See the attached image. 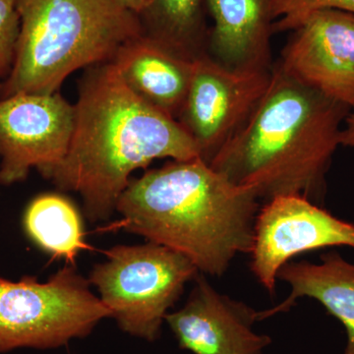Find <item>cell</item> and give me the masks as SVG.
Masks as SVG:
<instances>
[{
	"mask_svg": "<svg viewBox=\"0 0 354 354\" xmlns=\"http://www.w3.org/2000/svg\"><path fill=\"white\" fill-rule=\"evenodd\" d=\"M20 34L0 100L57 93L76 70L113 62L143 34L136 14L115 0H18Z\"/></svg>",
	"mask_w": 354,
	"mask_h": 354,
	"instance_id": "4",
	"label": "cell"
},
{
	"mask_svg": "<svg viewBox=\"0 0 354 354\" xmlns=\"http://www.w3.org/2000/svg\"><path fill=\"white\" fill-rule=\"evenodd\" d=\"M194 281L183 308L165 316L179 348L194 354H263L272 339L254 330L259 311L218 292L201 274Z\"/></svg>",
	"mask_w": 354,
	"mask_h": 354,
	"instance_id": "11",
	"label": "cell"
},
{
	"mask_svg": "<svg viewBox=\"0 0 354 354\" xmlns=\"http://www.w3.org/2000/svg\"><path fill=\"white\" fill-rule=\"evenodd\" d=\"M113 62L135 94L177 120L189 91L195 60L143 32L121 46Z\"/></svg>",
	"mask_w": 354,
	"mask_h": 354,
	"instance_id": "13",
	"label": "cell"
},
{
	"mask_svg": "<svg viewBox=\"0 0 354 354\" xmlns=\"http://www.w3.org/2000/svg\"><path fill=\"white\" fill-rule=\"evenodd\" d=\"M106 255L88 281L123 332L156 341L169 310L200 272L183 254L150 241L114 246Z\"/></svg>",
	"mask_w": 354,
	"mask_h": 354,
	"instance_id": "5",
	"label": "cell"
},
{
	"mask_svg": "<svg viewBox=\"0 0 354 354\" xmlns=\"http://www.w3.org/2000/svg\"><path fill=\"white\" fill-rule=\"evenodd\" d=\"M260 200L203 158L172 160L130 180L115 211L127 232L183 254L221 277L239 254H250Z\"/></svg>",
	"mask_w": 354,
	"mask_h": 354,
	"instance_id": "3",
	"label": "cell"
},
{
	"mask_svg": "<svg viewBox=\"0 0 354 354\" xmlns=\"http://www.w3.org/2000/svg\"><path fill=\"white\" fill-rule=\"evenodd\" d=\"M23 225L30 239L55 257L72 262L85 248L80 214L62 195L46 193L34 198L26 209Z\"/></svg>",
	"mask_w": 354,
	"mask_h": 354,
	"instance_id": "16",
	"label": "cell"
},
{
	"mask_svg": "<svg viewBox=\"0 0 354 354\" xmlns=\"http://www.w3.org/2000/svg\"><path fill=\"white\" fill-rule=\"evenodd\" d=\"M339 144L341 146L354 148V113H349L344 120L339 134Z\"/></svg>",
	"mask_w": 354,
	"mask_h": 354,
	"instance_id": "19",
	"label": "cell"
},
{
	"mask_svg": "<svg viewBox=\"0 0 354 354\" xmlns=\"http://www.w3.org/2000/svg\"><path fill=\"white\" fill-rule=\"evenodd\" d=\"M206 16L204 0H151L139 19L147 36L196 60L208 55Z\"/></svg>",
	"mask_w": 354,
	"mask_h": 354,
	"instance_id": "15",
	"label": "cell"
},
{
	"mask_svg": "<svg viewBox=\"0 0 354 354\" xmlns=\"http://www.w3.org/2000/svg\"><path fill=\"white\" fill-rule=\"evenodd\" d=\"M115 1L130 12L136 14L138 17L151 3V0H115Z\"/></svg>",
	"mask_w": 354,
	"mask_h": 354,
	"instance_id": "20",
	"label": "cell"
},
{
	"mask_svg": "<svg viewBox=\"0 0 354 354\" xmlns=\"http://www.w3.org/2000/svg\"><path fill=\"white\" fill-rule=\"evenodd\" d=\"M278 279L290 286V295L277 306L259 311V321L290 311L299 298H313L344 325L348 342L342 354H354V264L339 253H325L320 264L286 263Z\"/></svg>",
	"mask_w": 354,
	"mask_h": 354,
	"instance_id": "14",
	"label": "cell"
},
{
	"mask_svg": "<svg viewBox=\"0 0 354 354\" xmlns=\"http://www.w3.org/2000/svg\"><path fill=\"white\" fill-rule=\"evenodd\" d=\"M351 113L276 62L262 99L209 165L263 201L301 196L318 204L325 197L326 174Z\"/></svg>",
	"mask_w": 354,
	"mask_h": 354,
	"instance_id": "2",
	"label": "cell"
},
{
	"mask_svg": "<svg viewBox=\"0 0 354 354\" xmlns=\"http://www.w3.org/2000/svg\"><path fill=\"white\" fill-rule=\"evenodd\" d=\"M334 246L354 248V223L301 196L266 202L254 225L250 269L270 295L279 270L295 256Z\"/></svg>",
	"mask_w": 354,
	"mask_h": 354,
	"instance_id": "9",
	"label": "cell"
},
{
	"mask_svg": "<svg viewBox=\"0 0 354 354\" xmlns=\"http://www.w3.org/2000/svg\"><path fill=\"white\" fill-rule=\"evenodd\" d=\"M74 109L68 151L43 176L79 193L91 223L111 218L133 171L158 158L200 157L180 123L135 94L113 62L88 68Z\"/></svg>",
	"mask_w": 354,
	"mask_h": 354,
	"instance_id": "1",
	"label": "cell"
},
{
	"mask_svg": "<svg viewBox=\"0 0 354 354\" xmlns=\"http://www.w3.org/2000/svg\"><path fill=\"white\" fill-rule=\"evenodd\" d=\"M18 0H0V79L10 74L20 34Z\"/></svg>",
	"mask_w": 354,
	"mask_h": 354,
	"instance_id": "18",
	"label": "cell"
},
{
	"mask_svg": "<svg viewBox=\"0 0 354 354\" xmlns=\"http://www.w3.org/2000/svg\"><path fill=\"white\" fill-rule=\"evenodd\" d=\"M272 71L228 69L209 55L195 60L177 121L194 140L207 164L245 123L269 87Z\"/></svg>",
	"mask_w": 354,
	"mask_h": 354,
	"instance_id": "7",
	"label": "cell"
},
{
	"mask_svg": "<svg viewBox=\"0 0 354 354\" xmlns=\"http://www.w3.org/2000/svg\"><path fill=\"white\" fill-rule=\"evenodd\" d=\"M325 9L354 14V0H274V32L293 31L311 14Z\"/></svg>",
	"mask_w": 354,
	"mask_h": 354,
	"instance_id": "17",
	"label": "cell"
},
{
	"mask_svg": "<svg viewBox=\"0 0 354 354\" xmlns=\"http://www.w3.org/2000/svg\"><path fill=\"white\" fill-rule=\"evenodd\" d=\"M111 312L90 281L65 267L46 283L25 276L0 277V353L17 348L53 349L88 337Z\"/></svg>",
	"mask_w": 354,
	"mask_h": 354,
	"instance_id": "6",
	"label": "cell"
},
{
	"mask_svg": "<svg viewBox=\"0 0 354 354\" xmlns=\"http://www.w3.org/2000/svg\"><path fill=\"white\" fill-rule=\"evenodd\" d=\"M274 0H204L209 27L208 55L228 69L272 70Z\"/></svg>",
	"mask_w": 354,
	"mask_h": 354,
	"instance_id": "12",
	"label": "cell"
},
{
	"mask_svg": "<svg viewBox=\"0 0 354 354\" xmlns=\"http://www.w3.org/2000/svg\"><path fill=\"white\" fill-rule=\"evenodd\" d=\"M75 109L58 93L0 100V185L41 176L59 164L73 134Z\"/></svg>",
	"mask_w": 354,
	"mask_h": 354,
	"instance_id": "8",
	"label": "cell"
},
{
	"mask_svg": "<svg viewBox=\"0 0 354 354\" xmlns=\"http://www.w3.org/2000/svg\"><path fill=\"white\" fill-rule=\"evenodd\" d=\"M277 64L286 74L354 109V14L337 9L306 18Z\"/></svg>",
	"mask_w": 354,
	"mask_h": 354,
	"instance_id": "10",
	"label": "cell"
}]
</instances>
